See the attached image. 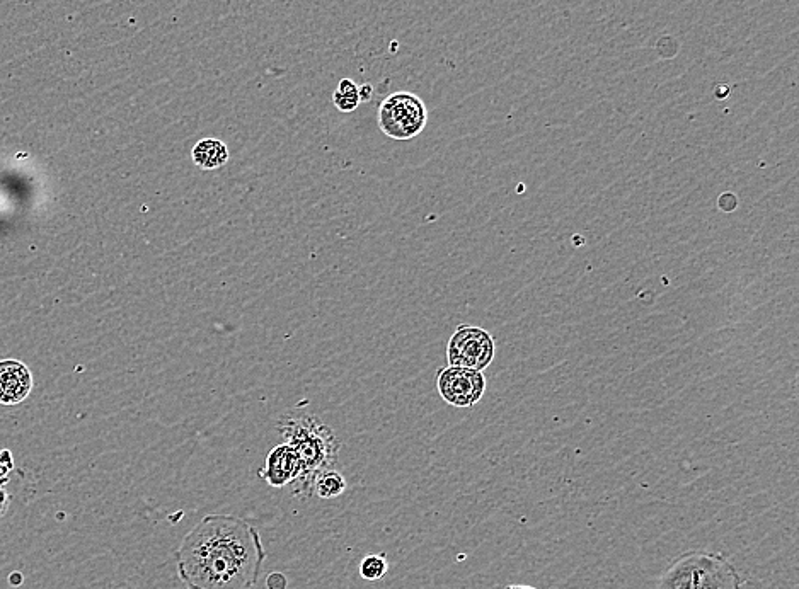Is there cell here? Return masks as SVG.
Instances as JSON below:
<instances>
[{
	"label": "cell",
	"instance_id": "obj_14",
	"mask_svg": "<svg viewBox=\"0 0 799 589\" xmlns=\"http://www.w3.org/2000/svg\"><path fill=\"white\" fill-rule=\"evenodd\" d=\"M266 588L268 589H287L288 579L282 572H271L266 578Z\"/></svg>",
	"mask_w": 799,
	"mask_h": 589
},
{
	"label": "cell",
	"instance_id": "obj_7",
	"mask_svg": "<svg viewBox=\"0 0 799 589\" xmlns=\"http://www.w3.org/2000/svg\"><path fill=\"white\" fill-rule=\"evenodd\" d=\"M300 465L299 453L295 452L294 447L288 443L276 445L268 457H266L265 467L259 469V477L268 482L271 487L292 486L299 479Z\"/></svg>",
	"mask_w": 799,
	"mask_h": 589
},
{
	"label": "cell",
	"instance_id": "obj_9",
	"mask_svg": "<svg viewBox=\"0 0 799 589\" xmlns=\"http://www.w3.org/2000/svg\"><path fill=\"white\" fill-rule=\"evenodd\" d=\"M191 159L202 171H215L229 162V149L222 140L203 138L191 150Z\"/></svg>",
	"mask_w": 799,
	"mask_h": 589
},
{
	"label": "cell",
	"instance_id": "obj_12",
	"mask_svg": "<svg viewBox=\"0 0 799 589\" xmlns=\"http://www.w3.org/2000/svg\"><path fill=\"white\" fill-rule=\"evenodd\" d=\"M358 572H360V576H362L365 581L377 583V581H380V579L384 578L387 572H389V561H387V557L384 554L365 555L363 561L360 562Z\"/></svg>",
	"mask_w": 799,
	"mask_h": 589
},
{
	"label": "cell",
	"instance_id": "obj_5",
	"mask_svg": "<svg viewBox=\"0 0 799 589\" xmlns=\"http://www.w3.org/2000/svg\"><path fill=\"white\" fill-rule=\"evenodd\" d=\"M496 343L491 332L483 327L462 326L455 329L447 344V360L450 366H462L476 372H484L495 360Z\"/></svg>",
	"mask_w": 799,
	"mask_h": 589
},
{
	"label": "cell",
	"instance_id": "obj_17",
	"mask_svg": "<svg viewBox=\"0 0 799 589\" xmlns=\"http://www.w3.org/2000/svg\"><path fill=\"white\" fill-rule=\"evenodd\" d=\"M505 589H537L532 586H525V584H508Z\"/></svg>",
	"mask_w": 799,
	"mask_h": 589
},
{
	"label": "cell",
	"instance_id": "obj_1",
	"mask_svg": "<svg viewBox=\"0 0 799 589\" xmlns=\"http://www.w3.org/2000/svg\"><path fill=\"white\" fill-rule=\"evenodd\" d=\"M265 559L261 535L249 521L213 513L183 538L176 567L188 589H253Z\"/></svg>",
	"mask_w": 799,
	"mask_h": 589
},
{
	"label": "cell",
	"instance_id": "obj_15",
	"mask_svg": "<svg viewBox=\"0 0 799 589\" xmlns=\"http://www.w3.org/2000/svg\"><path fill=\"white\" fill-rule=\"evenodd\" d=\"M9 506H11V494L4 487H0V518L6 516Z\"/></svg>",
	"mask_w": 799,
	"mask_h": 589
},
{
	"label": "cell",
	"instance_id": "obj_2",
	"mask_svg": "<svg viewBox=\"0 0 799 589\" xmlns=\"http://www.w3.org/2000/svg\"><path fill=\"white\" fill-rule=\"evenodd\" d=\"M278 431L285 443L299 453L302 469L299 479L292 486L295 498L307 501L314 496L317 477L338 464L341 441L333 428L307 412L285 414L278 423Z\"/></svg>",
	"mask_w": 799,
	"mask_h": 589
},
{
	"label": "cell",
	"instance_id": "obj_16",
	"mask_svg": "<svg viewBox=\"0 0 799 589\" xmlns=\"http://www.w3.org/2000/svg\"><path fill=\"white\" fill-rule=\"evenodd\" d=\"M372 94H374V87L370 86V84H363V86H358V96H360V103H367L372 99Z\"/></svg>",
	"mask_w": 799,
	"mask_h": 589
},
{
	"label": "cell",
	"instance_id": "obj_8",
	"mask_svg": "<svg viewBox=\"0 0 799 589\" xmlns=\"http://www.w3.org/2000/svg\"><path fill=\"white\" fill-rule=\"evenodd\" d=\"M33 389V375L28 366L16 360L0 361V404L16 406L26 401Z\"/></svg>",
	"mask_w": 799,
	"mask_h": 589
},
{
	"label": "cell",
	"instance_id": "obj_3",
	"mask_svg": "<svg viewBox=\"0 0 799 589\" xmlns=\"http://www.w3.org/2000/svg\"><path fill=\"white\" fill-rule=\"evenodd\" d=\"M730 559L713 552H687L663 572L656 589H742Z\"/></svg>",
	"mask_w": 799,
	"mask_h": 589
},
{
	"label": "cell",
	"instance_id": "obj_4",
	"mask_svg": "<svg viewBox=\"0 0 799 589\" xmlns=\"http://www.w3.org/2000/svg\"><path fill=\"white\" fill-rule=\"evenodd\" d=\"M380 132L392 140H411L425 130L428 109L420 96L399 91L387 96L377 111Z\"/></svg>",
	"mask_w": 799,
	"mask_h": 589
},
{
	"label": "cell",
	"instance_id": "obj_11",
	"mask_svg": "<svg viewBox=\"0 0 799 589\" xmlns=\"http://www.w3.org/2000/svg\"><path fill=\"white\" fill-rule=\"evenodd\" d=\"M333 104L340 109L341 113L355 111L360 106L357 82L350 79V77L341 79L333 94Z\"/></svg>",
	"mask_w": 799,
	"mask_h": 589
},
{
	"label": "cell",
	"instance_id": "obj_10",
	"mask_svg": "<svg viewBox=\"0 0 799 589\" xmlns=\"http://www.w3.org/2000/svg\"><path fill=\"white\" fill-rule=\"evenodd\" d=\"M346 491V479L336 469L322 472L314 484V494L319 499H333Z\"/></svg>",
	"mask_w": 799,
	"mask_h": 589
},
{
	"label": "cell",
	"instance_id": "obj_13",
	"mask_svg": "<svg viewBox=\"0 0 799 589\" xmlns=\"http://www.w3.org/2000/svg\"><path fill=\"white\" fill-rule=\"evenodd\" d=\"M12 472H14L12 453L9 450H0V487L6 486L7 482L11 481Z\"/></svg>",
	"mask_w": 799,
	"mask_h": 589
},
{
	"label": "cell",
	"instance_id": "obj_6",
	"mask_svg": "<svg viewBox=\"0 0 799 589\" xmlns=\"http://www.w3.org/2000/svg\"><path fill=\"white\" fill-rule=\"evenodd\" d=\"M486 377L483 372L462 368V366H447L438 372V394L449 406L467 407L476 406L483 399L486 392Z\"/></svg>",
	"mask_w": 799,
	"mask_h": 589
}]
</instances>
